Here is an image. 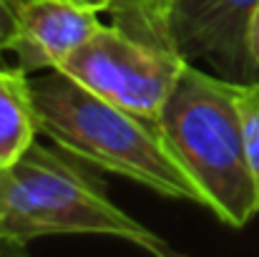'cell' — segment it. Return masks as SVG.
I'll use <instances>...</instances> for the list:
<instances>
[{
	"mask_svg": "<svg viewBox=\"0 0 259 257\" xmlns=\"http://www.w3.org/2000/svg\"><path fill=\"white\" fill-rule=\"evenodd\" d=\"M25 3H28V0H5V5H8V8L13 10V15H18V10H20V8H23Z\"/></svg>",
	"mask_w": 259,
	"mask_h": 257,
	"instance_id": "obj_13",
	"label": "cell"
},
{
	"mask_svg": "<svg viewBox=\"0 0 259 257\" xmlns=\"http://www.w3.org/2000/svg\"><path fill=\"white\" fill-rule=\"evenodd\" d=\"M186 63L176 51L131 35L113 23L101 25L58 68L126 111L159 119Z\"/></svg>",
	"mask_w": 259,
	"mask_h": 257,
	"instance_id": "obj_4",
	"label": "cell"
},
{
	"mask_svg": "<svg viewBox=\"0 0 259 257\" xmlns=\"http://www.w3.org/2000/svg\"><path fill=\"white\" fill-rule=\"evenodd\" d=\"M30 96L40 134L66 154L123 179H131L166 199L209 209V199L171 149L159 119L126 111L61 68L30 76Z\"/></svg>",
	"mask_w": 259,
	"mask_h": 257,
	"instance_id": "obj_1",
	"label": "cell"
},
{
	"mask_svg": "<svg viewBox=\"0 0 259 257\" xmlns=\"http://www.w3.org/2000/svg\"><path fill=\"white\" fill-rule=\"evenodd\" d=\"M71 157V154H68ZM33 144L0 171V247L23 250L53 235H98L123 240L156 257L174 247L116 207L73 159Z\"/></svg>",
	"mask_w": 259,
	"mask_h": 257,
	"instance_id": "obj_2",
	"label": "cell"
},
{
	"mask_svg": "<svg viewBox=\"0 0 259 257\" xmlns=\"http://www.w3.org/2000/svg\"><path fill=\"white\" fill-rule=\"evenodd\" d=\"M111 10L116 15V25L126 28L131 35H139L156 46L171 48L166 13H164L161 0H113Z\"/></svg>",
	"mask_w": 259,
	"mask_h": 257,
	"instance_id": "obj_8",
	"label": "cell"
},
{
	"mask_svg": "<svg viewBox=\"0 0 259 257\" xmlns=\"http://www.w3.org/2000/svg\"><path fill=\"white\" fill-rule=\"evenodd\" d=\"M0 171H3V169H0Z\"/></svg>",
	"mask_w": 259,
	"mask_h": 257,
	"instance_id": "obj_15",
	"label": "cell"
},
{
	"mask_svg": "<svg viewBox=\"0 0 259 257\" xmlns=\"http://www.w3.org/2000/svg\"><path fill=\"white\" fill-rule=\"evenodd\" d=\"M13 33H15V15L5 5V0H0V56L8 53V46L13 41Z\"/></svg>",
	"mask_w": 259,
	"mask_h": 257,
	"instance_id": "obj_11",
	"label": "cell"
},
{
	"mask_svg": "<svg viewBox=\"0 0 259 257\" xmlns=\"http://www.w3.org/2000/svg\"><path fill=\"white\" fill-rule=\"evenodd\" d=\"M247 53H249L252 68L259 71V0L254 5V10H252L249 28H247Z\"/></svg>",
	"mask_w": 259,
	"mask_h": 257,
	"instance_id": "obj_10",
	"label": "cell"
},
{
	"mask_svg": "<svg viewBox=\"0 0 259 257\" xmlns=\"http://www.w3.org/2000/svg\"><path fill=\"white\" fill-rule=\"evenodd\" d=\"M161 5H164V13H166V5H169V0H161ZM166 28H169V23H166Z\"/></svg>",
	"mask_w": 259,
	"mask_h": 257,
	"instance_id": "obj_14",
	"label": "cell"
},
{
	"mask_svg": "<svg viewBox=\"0 0 259 257\" xmlns=\"http://www.w3.org/2000/svg\"><path fill=\"white\" fill-rule=\"evenodd\" d=\"M38 134L30 76L18 66L10 68L0 61V169L15 164L35 144Z\"/></svg>",
	"mask_w": 259,
	"mask_h": 257,
	"instance_id": "obj_7",
	"label": "cell"
},
{
	"mask_svg": "<svg viewBox=\"0 0 259 257\" xmlns=\"http://www.w3.org/2000/svg\"><path fill=\"white\" fill-rule=\"evenodd\" d=\"M98 13L71 0H28L15 15L8 53L25 76L58 68L101 28Z\"/></svg>",
	"mask_w": 259,
	"mask_h": 257,
	"instance_id": "obj_6",
	"label": "cell"
},
{
	"mask_svg": "<svg viewBox=\"0 0 259 257\" xmlns=\"http://www.w3.org/2000/svg\"><path fill=\"white\" fill-rule=\"evenodd\" d=\"M86 10H93V13H103V10H111L113 8V0H71Z\"/></svg>",
	"mask_w": 259,
	"mask_h": 257,
	"instance_id": "obj_12",
	"label": "cell"
},
{
	"mask_svg": "<svg viewBox=\"0 0 259 257\" xmlns=\"http://www.w3.org/2000/svg\"><path fill=\"white\" fill-rule=\"evenodd\" d=\"M237 106H239V119H242L244 149H247L249 169L254 176V187H257L259 197V79L257 81H239Z\"/></svg>",
	"mask_w": 259,
	"mask_h": 257,
	"instance_id": "obj_9",
	"label": "cell"
},
{
	"mask_svg": "<svg viewBox=\"0 0 259 257\" xmlns=\"http://www.w3.org/2000/svg\"><path fill=\"white\" fill-rule=\"evenodd\" d=\"M257 0H169V43L189 63L239 81L252 76L247 28Z\"/></svg>",
	"mask_w": 259,
	"mask_h": 257,
	"instance_id": "obj_5",
	"label": "cell"
},
{
	"mask_svg": "<svg viewBox=\"0 0 259 257\" xmlns=\"http://www.w3.org/2000/svg\"><path fill=\"white\" fill-rule=\"evenodd\" d=\"M237 91L239 81L186 63L159 116L176 157L204 189L209 212L227 227H244L259 212Z\"/></svg>",
	"mask_w": 259,
	"mask_h": 257,
	"instance_id": "obj_3",
	"label": "cell"
}]
</instances>
